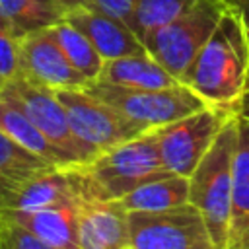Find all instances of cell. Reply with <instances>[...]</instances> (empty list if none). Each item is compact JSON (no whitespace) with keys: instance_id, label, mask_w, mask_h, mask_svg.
<instances>
[{"instance_id":"cell-25","label":"cell","mask_w":249,"mask_h":249,"mask_svg":"<svg viewBox=\"0 0 249 249\" xmlns=\"http://www.w3.org/2000/svg\"><path fill=\"white\" fill-rule=\"evenodd\" d=\"M136 2L138 0H91V4L88 8H93L97 12H103L111 18H117L126 23L134 12Z\"/></svg>"},{"instance_id":"cell-7","label":"cell","mask_w":249,"mask_h":249,"mask_svg":"<svg viewBox=\"0 0 249 249\" xmlns=\"http://www.w3.org/2000/svg\"><path fill=\"white\" fill-rule=\"evenodd\" d=\"M130 249H214L200 212L191 204L128 212Z\"/></svg>"},{"instance_id":"cell-16","label":"cell","mask_w":249,"mask_h":249,"mask_svg":"<svg viewBox=\"0 0 249 249\" xmlns=\"http://www.w3.org/2000/svg\"><path fill=\"white\" fill-rule=\"evenodd\" d=\"M97 82H105L121 88H138V89H160L179 84L148 53L105 60L97 76Z\"/></svg>"},{"instance_id":"cell-11","label":"cell","mask_w":249,"mask_h":249,"mask_svg":"<svg viewBox=\"0 0 249 249\" xmlns=\"http://www.w3.org/2000/svg\"><path fill=\"white\" fill-rule=\"evenodd\" d=\"M19 76L51 89H78L89 84L70 64L49 29H39L19 39Z\"/></svg>"},{"instance_id":"cell-2","label":"cell","mask_w":249,"mask_h":249,"mask_svg":"<svg viewBox=\"0 0 249 249\" xmlns=\"http://www.w3.org/2000/svg\"><path fill=\"white\" fill-rule=\"evenodd\" d=\"M235 146L237 115L226 123L210 150L189 175V202L200 212L214 249H228Z\"/></svg>"},{"instance_id":"cell-20","label":"cell","mask_w":249,"mask_h":249,"mask_svg":"<svg viewBox=\"0 0 249 249\" xmlns=\"http://www.w3.org/2000/svg\"><path fill=\"white\" fill-rule=\"evenodd\" d=\"M64 16L66 12L56 0H0V21L19 39L27 33L53 27Z\"/></svg>"},{"instance_id":"cell-19","label":"cell","mask_w":249,"mask_h":249,"mask_svg":"<svg viewBox=\"0 0 249 249\" xmlns=\"http://www.w3.org/2000/svg\"><path fill=\"white\" fill-rule=\"evenodd\" d=\"M51 167L56 165L39 158L0 130V198Z\"/></svg>"},{"instance_id":"cell-12","label":"cell","mask_w":249,"mask_h":249,"mask_svg":"<svg viewBox=\"0 0 249 249\" xmlns=\"http://www.w3.org/2000/svg\"><path fill=\"white\" fill-rule=\"evenodd\" d=\"M78 249H126L128 212L117 198L86 195L76 206Z\"/></svg>"},{"instance_id":"cell-5","label":"cell","mask_w":249,"mask_h":249,"mask_svg":"<svg viewBox=\"0 0 249 249\" xmlns=\"http://www.w3.org/2000/svg\"><path fill=\"white\" fill-rule=\"evenodd\" d=\"M86 89L101 101L109 103L113 109H117L121 115H124L144 130L160 128L206 107V103L181 82L171 88L138 89L95 80L89 82Z\"/></svg>"},{"instance_id":"cell-17","label":"cell","mask_w":249,"mask_h":249,"mask_svg":"<svg viewBox=\"0 0 249 249\" xmlns=\"http://www.w3.org/2000/svg\"><path fill=\"white\" fill-rule=\"evenodd\" d=\"M126 212L165 210L189 202V179L171 171L148 179L119 198Z\"/></svg>"},{"instance_id":"cell-26","label":"cell","mask_w":249,"mask_h":249,"mask_svg":"<svg viewBox=\"0 0 249 249\" xmlns=\"http://www.w3.org/2000/svg\"><path fill=\"white\" fill-rule=\"evenodd\" d=\"M230 4L239 12L243 29H245V37H247V45H249V0H230Z\"/></svg>"},{"instance_id":"cell-8","label":"cell","mask_w":249,"mask_h":249,"mask_svg":"<svg viewBox=\"0 0 249 249\" xmlns=\"http://www.w3.org/2000/svg\"><path fill=\"white\" fill-rule=\"evenodd\" d=\"M54 91L66 111L74 136L95 156L144 132L142 126L89 93L86 88Z\"/></svg>"},{"instance_id":"cell-21","label":"cell","mask_w":249,"mask_h":249,"mask_svg":"<svg viewBox=\"0 0 249 249\" xmlns=\"http://www.w3.org/2000/svg\"><path fill=\"white\" fill-rule=\"evenodd\" d=\"M49 31L54 37V41L58 43V47L62 49L64 56L70 60V64L88 82L97 80V76H99L105 60L101 58V54L97 53V49L91 45V41L78 27H74L66 19H60L58 23H54L53 27H49Z\"/></svg>"},{"instance_id":"cell-29","label":"cell","mask_w":249,"mask_h":249,"mask_svg":"<svg viewBox=\"0 0 249 249\" xmlns=\"http://www.w3.org/2000/svg\"><path fill=\"white\" fill-rule=\"evenodd\" d=\"M4 86H6V84H2V82H0V91H2V88H4Z\"/></svg>"},{"instance_id":"cell-30","label":"cell","mask_w":249,"mask_h":249,"mask_svg":"<svg viewBox=\"0 0 249 249\" xmlns=\"http://www.w3.org/2000/svg\"><path fill=\"white\" fill-rule=\"evenodd\" d=\"M126 249H130V247H126Z\"/></svg>"},{"instance_id":"cell-9","label":"cell","mask_w":249,"mask_h":249,"mask_svg":"<svg viewBox=\"0 0 249 249\" xmlns=\"http://www.w3.org/2000/svg\"><path fill=\"white\" fill-rule=\"evenodd\" d=\"M0 97L18 105L29 117V121L58 150H62L70 158V161L74 165H86L95 158V154L91 150H88L74 136V132L68 124L66 111L60 103V99L56 97L54 89L33 84L29 80H25L23 76H18L2 88Z\"/></svg>"},{"instance_id":"cell-27","label":"cell","mask_w":249,"mask_h":249,"mask_svg":"<svg viewBox=\"0 0 249 249\" xmlns=\"http://www.w3.org/2000/svg\"><path fill=\"white\" fill-rule=\"evenodd\" d=\"M58 4H60V8L68 14V12H72V10H76V8H86V6H89L91 4V0H56Z\"/></svg>"},{"instance_id":"cell-22","label":"cell","mask_w":249,"mask_h":249,"mask_svg":"<svg viewBox=\"0 0 249 249\" xmlns=\"http://www.w3.org/2000/svg\"><path fill=\"white\" fill-rule=\"evenodd\" d=\"M196 0H138L126 25L144 43L148 35L181 16Z\"/></svg>"},{"instance_id":"cell-18","label":"cell","mask_w":249,"mask_h":249,"mask_svg":"<svg viewBox=\"0 0 249 249\" xmlns=\"http://www.w3.org/2000/svg\"><path fill=\"white\" fill-rule=\"evenodd\" d=\"M0 130L54 165H74L70 158L62 150H58L18 105L4 97H0Z\"/></svg>"},{"instance_id":"cell-13","label":"cell","mask_w":249,"mask_h":249,"mask_svg":"<svg viewBox=\"0 0 249 249\" xmlns=\"http://www.w3.org/2000/svg\"><path fill=\"white\" fill-rule=\"evenodd\" d=\"M74 27H78L97 49L103 60H113L128 54L146 53L144 43L134 35V31L121 19L111 18L93 8H76L64 16Z\"/></svg>"},{"instance_id":"cell-1","label":"cell","mask_w":249,"mask_h":249,"mask_svg":"<svg viewBox=\"0 0 249 249\" xmlns=\"http://www.w3.org/2000/svg\"><path fill=\"white\" fill-rule=\"evenodd\" d=\"M179 82L206 105L239 113L249 91V45L239 12L231 4Z\"/></svg>"},{"instance_id":"cell-23","label":"cell","mask_w":249,"mask_h":249,"mask_svg":"<svg viewBox=\"0 0 249 249\" xmlns=\"http://www.w3.org/2000/svg\"><path fill=\"white\" fill-rule=\"evenodd\" d=\"M0 249H58L0 214Z\"/></svg>"},{"instance_id":"cell-3","label":"cell","mask_w":249,"mask_h":249,"mask_svg":"<svg viewBox=\"0 0 249 249\" xmlns=\"http://www.w3.org/2000/svg\"><path fill=\"white\" fill-rule=\"evenodd\" d=\"M82 169L99 196L117 200L140 183L167 173L161 161L156 128L144 130L142 134L101 152L89 163L82 165Z\"/></svg>"},{"instance_id":"cell-24","label":"cell","mask_w":249,"mask_h":249,"mask_svg":"<svg viewBox=\"0 0 249 249\" xmlns=\"http://www.w3.org/2000/svg\"><path fill=\"white\" fill-rule=\"evenodd\" d=\"M19 74V37L0 21V82L8 84Z\"/></svg>"},{"instance_id":"cell-28","label":"cell","mask_w":249,"mask_h":249,"mask_svg":"<svg viewBox=\"0 0 249 249\" xmlns=\"http://www.w3.org/2000/svg\"><path fill=\"white\" fill-rule=\"evenodd\" d=\"M239 115H241V117H245V119H249V91H247V93L243 95V99H241Z\"/></svg>"},{"instance_id":"cell-6","label":"cell","mask_w":249,"mask_h":249,"mask_svg":"<svg viewBox=\"0 0 249 249\" xmlns=\"http://www.w3.org/2000/svg\"><path fill=\"white\" fill-rule=\"evenodd\" d=\"M233 115H237V111L206 105L187 117L156 128L163 167L189 179Z\"/></svg>"},{"instance_id":"cell-14","label":"cell","mask_w":249,"mask_h":249,"mask_svg":"<svg viewBox=\"0 0 249 249\" xmlns=\"http://www.w3.org/2000/svg\"><path fill=\"white\" fill-rule=\"evenodd\" d=\"M228 249H249V119L237 113Z\"/></svg>"},{"instance_id":"cell-15","label":"cell","mask_w":249,"mask_h":249,"mask_svg":"<svg viewBox=\"0 0 249 249\" xmlns=\"http://www.w3.org/2000/svg\"><path fill=\"white\" fill-rule=\"evenodd\" d=\"M4 218L23 226L43 241L58 249H78L76 206L68 208H39V210H14L0 208Z\"/></svg>"},{"instance_id":"cell-4","label":"cell","mask_w":249,"mask_h":249,"mask_svg":"<svg viewBox=\"0 0 249 249\" xmlns=\"http://www.w3.org/2000/svg\"><path fill=\"white\" fill-rule=\"evenodd\" d=\"M228 6L230 0H196L181 16L144 39L146 53L179 82L216 29Z\"/></svg>"},{"instance_id":"cell-10","label":"cell","mask_w":249,"mask_h":249,"mask_svg":"<svg viewBox=\"0 0 249 249\" xmlns=\"http://www.w3.org/2000/svg\"><path fill=\"white\" fill-rule=\"evenodd\" d=\"M86 195H97L82 165H56L31 177L0 198V208L39 210L78 206Z\"/></svg>"}]
</instances>
